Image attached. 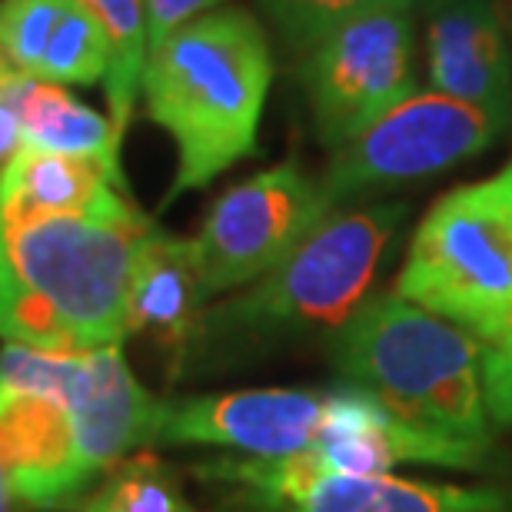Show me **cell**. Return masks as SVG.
I'll use <instances>...</instances> for the list:
<instances>
[{"label":"cell","instance_id":"8","mask_svg":"<svg viewBox=\"0 0 512 512\" xmlns=\"http://www.w3.org/2000/svg\"><path fill=\"white\" fill-rule=\"evenodd\" d=\"M503 127L506 117L486 114L436 90L413 94L333 150L320 187L336 210L356 193L386 190L456 167L493 147Z\"/></svg>","mask_w":512,"mask_h":512},{"label":"cell","instance_id":"21","mask_svg":"<svg viewBox=\"0 0 512 512\" xmlns=\"http://www.w3.org/2000/svg\"><path fill=\"white\" fill-rule=\"evenodd\" d=\"M223 0H147V34L150 50L160 47L170 34H177L180 27L193 24V20L220 10Z\"/></svg>","mask_w":512,"mask_h":512},{"label":"cell","instance_id":"13","mask_svg":"<svg viewBox=\"0 0 512 512\" xmlns=\"http://www.w3.org/2000/svg\"><path fill=\"white\" fill-rule=\"evenodd\" d=\"M0 57L40 84L90 87L107 77V37L80 0H0Z\"/></svg>","mask_w":512,"mask_h":512},{"label":"cell","instance_id":"25","mask_svg":"<svg viewBox=\"0 0 512 512\" xmlns=\"http://www.w3.org/2000/svg\"><path fill=\"white\" fill-rule=\"evenodd\" d=\"M409 4H413V7H416V4H423V7H429V4H436V0H409Z\"/></svg>","mask_w":512,"mask_h":512},{"label":"cell","instance_id":"22","mask_svg":"<svg viewBox=\"0 0 512 512\" xmlns=\"http://www.w3.org/2000/svg\"><path fill=\"white\" fill-rule=\"evenodd\" d=\"M506 370H512V316L503 326V333L486 343V360H483L486 376H496V373H506Z\"/></svg>","mask_w":512,"mask_h":512},{"label":"cell","instance_id":"4","mask_svg":"<svg viewBox=\"0 0 512 512\" xmlns=\"http://www.w3.org/2000/svg\"><path fill=\"white\" fill-rule=\"evenodd\" d=\"M399 220V203L330 213L247 293L207 306L187 353L220 360L223 353H243L253 343L283 340L306 330L336 333L366 303Z\"/></svg>","mask_w":512,"mask_h":512},{"label":"cell","instance_id":"23","mask_svg":"<svg viewBox=\"0 0 512 512\" xmlns=\"http://www.w3.org/2000/svg\"><path fill=\"white\" fill-rule=\"evenodd\" d=\"M14 509H17V499H14V493H10L4 473H0V512H14Z\"/></svg>","mask_w":512,"mask_h":512},{"label":"cell","instance_id":"14","mask_svg":"<svg viewBox=\"0 0 512 512\" xmlns=\"http://www.w3.org/2000/svg\"><path fill=\"white\" fill-rule=\"evenodd\" d=\"M130 207L124 177L107 163L20 147L0 173V220L114 213Z\"/></svg>","mask_w":512,"mask_h":512},{"label":"cell","instance_id":"24","mask_svg":"<svg viewBox=\"0 0 512 512\" xmlns=\"http://www.w3.org/2000/svg\"><path fill=\"white\" fill-rule=\"evenodd\" d=\"M499 4V14H503V20H506V14H509V7H512V0H496Z\"/></svg>","mask_w":512,"mask_h":512},{"label":"cell","instance_id":"18","mask_svg":"<svg viewBox=\"0 0 512 512\" xmlns=\"http://www.w3.org/2000/svg\"><path fill=\"white\" fill-rule=\"evenodd\" d=\"M90 512H193L157 459H124L84 506Z\"/></svg>","mask_w":512,"mask_h":512},{"label":"cell","instance_id":"10","mask_svg":"<svg viewBox=\"0 0 512 512\" xmlns=\"http://www.w3.org/2000/svg\"><path fill=\"white\" fill-rule=\"evenodd\" d=\"M197 473L237 493L240 512H509L489 489L416 483L399 476H343L290 459H220Z\"/></svg>","mask_w":512,"mask_h":512},{"label":"cell","instance_id":"2","mask_svg":"<svg viewBox=\"0 0 512 512\" xmlns=\"http://www.w3.org/2000/svg\"><path fill=\"white\" fill-rule=\"evenodd\" d=\"M270 84V40L240 7L213 10L150 50L140 94L147 117L177 147L170 200L250 157Z\"/></svg>","mask_w":512,"mask_h":512},{"label":"cell","instance_id":"5","mask_svg":"<svg viewBox=\"0 0 512 512\" xmlns=\"http://www.w3.org/2000/svg\"><path fill=\"white\" fill-rule=\"evenodd\" d=\"M393 293L483 343L503 333L512 316V160L433 203Z\"/></svg>","mask_w":512,"mask_h":512},{"label":"cell","instance_id":"9","mask_svg":"<svg viewBox=\"0 0 512 512\" xmlns=\"http://www.w3.org/2000/svg\"><path fill=\"white\" fill-rule=\"evenodd\" d=\"M333 207L320 180L296 163H280L230 187L193 237L203 290L213 300L273 273Z\"/></svg>","mask_w":512,"mask_h":512},{"label":"cell","instance_id":"16","mask_svg":"<svg viewBox=\"0 0 512 512\" xmlns=\"http://www.w3.org/2000/svg\"><path fill=\"white\" fill-rule=\"evenodd\" d=\"M120 140L124 130L114 117L97 114L57 84H30L24 100V147L100 160L120 173Z\"/></svg>","mask_w":512,"mask_h":512},{"label":"cell","instance_id":"20","mask_svg":"<svg viewBox=\"0 0 512 512\" xmlns=\"http://www.w3.org/2000/svg\"><path fill=\"white\" fill-rule=\"evenodd\" d=\"M30 84L34 80L0 57V173L24 147V100Z\"/></svg>","mask_w":512,"mask_h":512},{"label":"cell","instance_id":"27","mask_svg":"<svg viewBox=\"0 0 512 512\" xmlns=\"http://www.w3.org/2000/svg\"><path fill=\"white\" fill-rule=\"evenodd\" d=\"M84 512H90V509H84Z\"/></svg>","mask_w":512,"mask_h":512},{"label":"cell","instance_id":"19","mask_svg":"<svg viewBox=\"0 0 512 512\" xmlns=\"http://www.w3.org/2000/svg\"><path fill=\"white\" fill-rule=\"evenodd\" d=\"M373 4H380V0H260L266 17L286 40V47L303 50V54Z\"/></svg>","mask_w":512,"mask_h":512},{"label":"cell","instance_id":"1","mask_svg":"<svg viewBox=\"0 0 512 512\" xmlns=\"http://www.w3.org/2000/svg\"><path fill=\"white\" fill-rule=\"evenodd\" d=\"M133 207L0 220V336L54 356L124 346L130 286L147 233Z\"/></svg>","mask_w":512,"mask_h":512},{"label":"cell","instance_id":"7","mask_svg":"<svg viewBox=\"0 0 512 512\" xmlns=\"http://www.w3.org/2000/svg\"><path fill=\"white\" fill-rule=\"evenodd\" d=\"M54 376V353L17 343L0 353V473L24 509L70 506L97 479Z\"/></svg>","mask_w":512,"mask_h":512},{"label":"cell","instance_id":"26","mask_svg":"<svg viewBox=\"0 0 512 512\" xmlns=\"http://www.w3.org/2000/svg\"><path fill=\"white\" fill-rule=\"evenodd\" d=\"M506 20H509V24H512V7H509V14H506Z\"/></svg>","mask_w":512,"mask_h":512},{"label":"cell","instance_id":"17","mask_svg":"<svg viewBox=\"0 0 512 512\" xmlns=\"http://www.w3.org/2000/svg\"><path fill=\"white\" fill-rule=\"evenodd\" d=\"M97 17L107 37V100L110 117L120 130H127L133 104L140 97L143 67L150 57L147 34V0H80Z\"/></svg>","mask_w":512,"mask_h":512},{"label":"cell","instance_id":"3","mask_svg":"<svg viewBox=\"0 0 512 512\" xmlns=\"http://www.w3.org/2000/svg\"><path fill=\"white\" fill-rule=\"evenodd\" d=\"M346 386L363 389L423 433L486 449V343L463 326L403 300H366L330 340Z\"/></svg>","mask_w":512,"mask_h":512},{"label":"cell","instance_id":"6","mask_svg":"<svg viewBox=\"0 0 512 512\" xmlns=\"http://www.w3.org/2000/svg\"><path fill=\"white\" fill-rule=\"evenodd\" d=\"M413 4L380 0L306 50L300 84L313 124L330 150L416 94Z\"/></svg>","mask_w":512,"mask_h":512},{"label":"cell","instance_id":"12","mask_svg":"<svg viewBox=\"0 0 512 512\" xmlns=\"http://www.w3.org/2000/svg\"><path fill=\"white\" fill-rule=\"evenodd\" d=\"M426 70L436 94L506 117L512 54L496 0H436L426 7Z\"/></svg>","mask_w":512,"mask_h":512},{"label":"cell","instance_id":"11","mask_svg":"<svg viewBox=\"0 0 512 512\" xmlns=\"http://www.w3.org/2000/svg\"><path fill=\"white\" fill-rule=\"evenodd\" d=\"M333 389H237L160 403L150 446H227L250 459H290L320 446Z\"/></svg>","mask_w":512,"mask_h":512},{"label":"cell","instance_id":"15","mask_svg":"<svg viewBox=\"0 0 512 512\" xmlns=\"http://www.w3.org/2000/svg\"><path fill=\"white\" fill-rule=\"evenodd\" d=\"M210 296L193 240L153 227L143 240L130 286V336H150L170 353L183 356L193 340Z\"/></svg>","mask_w":512,"mask_h":512}]
</instances>
